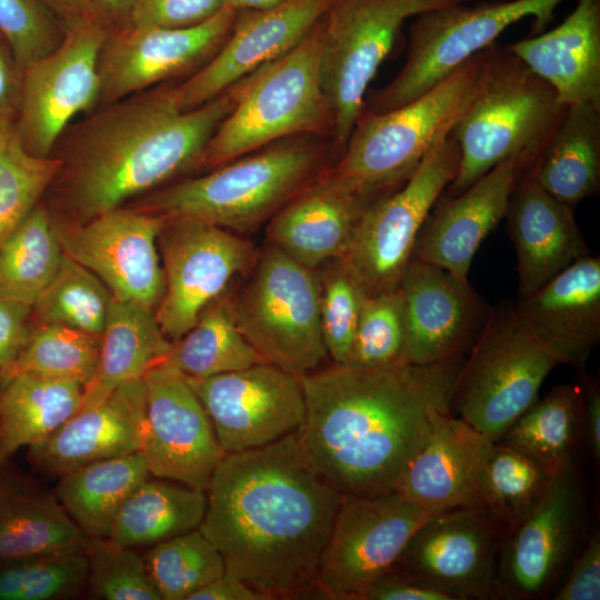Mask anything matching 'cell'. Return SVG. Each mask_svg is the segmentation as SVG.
<instances>
[{
	"mask_svg": "<svg viewBox=\"0 0 600 600\" xmlns=\"http://www.w3.org/2000/svg\"><path fill=\"white\" fill-rule=\"evenodd\" d=\"M533 164L529 156L514 154L464 191L442 194L419 232L412 257L468 279L476 252L504 218L518 180Z\"/></svg>",
	"mask_w": 600,
	"mask_h": 600,
	"instance_id": "cell-24",
	"label": "cell"
},
{
	"mask_svg": "<svg viewBox=\"0 0 600 600\" xmlns=\"http://www.w3.org/2000/svg\"><path fill=\"white\" fill-rule=\"evenodd\" d=\"M61 161L37 157L22 146L14 127L0 131V246L56 179Z\"/></svg>",
	"mask_w": 600,
	"mask_h": 600,
	"instance_id": "cell-44",
	"label": "cell"
},
{
	"mask_svg": "<svg viewBox=\"0 0 600 600\" xmlns=\"http://www.w3.org/2000/svg\"><path fill=\"white\" fill-rule=\"evenodd\" d=\"M32 307L0 296V377H10L30 330Z\"/></svg>",
	"mask_w": 600,
	"mask_h": 600,
	"instance_id": "cell-53",
	"label": "cell"
},
{
	"mask_svg": "<svg viewBox=\"0 0 600 600\" xmlns=\"http://www.w3.org/2000/svg\"><path fill=\"white\" fill-rule=\"evenodd\" d=\"M247 282L230 294L237 326L269 363L301 377L328 357L317 271L266 243Z\"/></svg>",
	"mask_w": 600,
	"mask_h": 600,
	"instance_id": "cell-10",
	"label": "cell"
},
{
	"mask_svg": "<svg viewBox=\"0 0 600 600\" xmlns=\"http://www.w3.org/2000/svg\"><path fill=\"white\" fill-rule=\"evenodd\" d=\"M330 0H287L268 9L237 10L220 49L197 71L176 83L180 106L197 108L257 69L292 50L324 16Z\"/></svg>",
	"mask_w": 600,
	"mask_h": 600,
	"instance_id": "cell-22",
	"label": "cell"
},
{
	"mask_svg": "<svg viewBox=\"0 0 600 600\" xmlns=\"http://www.w3.org/2000/svg\"><path fill=\"white\" fill-rule=\"evenodd\" d=\"M206 509V491L148 478L121 506L107 539L129 548L156 544L199 529Z\"/></svg>",
	"mask_w": 600,
	"mask_h": 600,
	"instance_id": "cell-36",
	"label": "cell"
},
{
	"mask_svg": "<svg viewBox=\"0 0 600 600\" xmlns=\"http://www.w3.org/2000/svg\"><path fill=\"white\" fill-rule=\"evenodd\" d=\"M369 204L329 166L270 218L267 242L316 270L346 253Z\"/></svg>",
	"mask_w": 600,
	"mask_h": 600,
	"instance_id": "cell-27",
	"label": "cell"
},
{
	"mask_svg": "<svg viewBox=\"0 0 600 600\" xmlns=\"http://www.w3.org/2000/svg\"><path fill=\"white\" fill-rule=\"evenodd\" d=\"M564 0H479L432 9L416 17L404 63L396 77L366 100L372 112L399 108L436 86L464 61L496 43L510 26L532 19V34L544 31Z\"/></svg>",
	"mask_w": 600,
	"mask_h": 600,
	"instance_id": "cell-9",
	"label": "cell"
},
{
	"mask_svg": "<svg viewBox=\"0 0 600 600\" xmlns=\"http://www.w3.org/2000/svg\"><path fill=\"white\" fill-rule=\"evenodd\" d=\"M144 421L142 378L81 407L51 434L29 447L28 458L43 473L60 477L97 460L134 453L141 450Z\"/></svg>",
	"mask_w": 600,
	"mask_h": 600,
	"instance_id": "cell-26",
	"label": "cell"
},
{
	"mask_svg": "<svg viewBox=\"0 0 600 600\" xmlns=\"http://www.w3.org/2000/svg\"><path fill=\"white\" fill-rule=\"evenodd\" d=\"M189 600H268L246 582L222 576L192 593Z\"/></svg>",
	"mask_w": 600,
	"mask_h": 600,
	"instance_id": "cell-56",
	"label": "cell"
},
{
	"mask_svg": "<svg viewBox=\"0 0 600 600\" xmlns=\"http://www.w3.org/2000/svg\"><path fill=\"white\" fill-rule=\"evenodd\" d=\"M479 0H330L322 17L320 77L342 152L366 108L367 89L404 22L426 11Z\"/></svg>",
	"mask_w": 600,
	"mask_h": 600,
	"instance_id": "cell-11",
	"label": "cell"
},
{
	"mask_svg": "<svg viewBox=\"0 0 600 600\" xmlns=\"http://www.w3.org/2000/svg\"><path fill=\"white\" fill-rule=\"evenodd\" d=\"M166 361L189 378H206L267 362L239 330L228 291L173 342Z\"/></svg>",
	"mask_w": 600,
	"mask_h": 600,
	"instance_id": "cell-37",
	"label": "cell"
},
{
	"mask_svg": "<svg viewBox=\"0 0 600 600\" xmlns=\"http://www.w3.org/2000/svg\"><path fill=\"white\" fill-rule=\"evenodd\" d=\"M492 440L447 411L438 417L396 491L431 516L486 509L484 468Z\"/></svg>",
	"mask_w": 600,
	"mask_h": 600,
	"instance_id": "cell-25",
	"label": "cell"
},
{
	"mask_svg": "<svg viewBox=\"0 0 600 600\" xmlns=\"http://www.w3.org/2000/svg\"><path fill=\"white\" fill-rule=\"evenodd\" d=\"M567 109L553 88L504 46L486 48L477 93L450 132L460 163L443 194L464 191L511 156L527 154L536 163Z\"/></svg>",
	"mask_w": 600,
	"mask_h": 600,
	"instance_id": "cell-6",
	"label": "cell"
},
{
	"mask_svg": "<svg viewBox=\"0 0 600 600\" xmlns=\"http://www.w3.org/2000/svg\"><path fill=\"white\" fill-rule=\"evenodd\" d=\"M63 22L94 20L89 0H42ZM96 21V20H94Z\"/></svg>",
	"mask_w": 600,
	"mask_h": 600,
	"instance_id": "cell-58",
	"label": "cell"
},
{
	"mask_svg": "<svg viewBox=\"0 0 600 600\" xmlns=\"http://www.w3.org/2000/svg\"><path fill=\"white\" fill-rule=\"evenodd\" d=\"M84 387L31 372L12 374L0 394V469L21 448L41 441L83 403Z\"/></svg>",
	"mask_w": 600,
	"mask_h": 600,
	"instance_id": "cell-34",
	"label": "cell"
},
{
	"mask_svg": "<svg viewBox=\"0 0 600 600\" xmlns=\"http://www.w3.org/2000/svg\"><path fill=\"white\" fill-rule=\"evenodd\" d=\"M321 41L322 18L292 50L257 69L194 170L210 171L286 138L332 140L333 117L320 77Z\"/></svg>",
	"mask_w": 600,
	"mask_h": 600,
	"instance_id": "cell-7",
	"label": "cell"
},
{
	"mask_svg": "<svg viewBox=\"0 0 600 600\" xmlns=\"http://www.w3.org/2000/svg\"><path fill=\"white\" fill-rule=\"evenodd\" d=\"M158 240L164 292L154 316L174 342L232 280L250 271L258 252L241 234L196 220H166Z\"/></svg>",
	"mask_w": 600,
	"mask_h": 600,
	"instance_id": "cell-16",
	"label": "cell"
},
{
	"mask_svg": "<svg viewBox=\"0 0 600 600\" xmlns=\"http://www.w3.org/2000/svg\"><path fill=\"white\" fill-rule=\"evenodd\" d=\"M88 537L54 492L0 469V562L33 554L86 551Z\"/></svg>",
	"mask_w": 600,
	"mask_h": 600,
	"instance_id": "cell-31",
	"label": "cell"
},
{
	"mask_svg": "<svg viewBox=\"0 0 600 600\" xmlns=\"http://www.w3.org/2000/svg\"><path fill=\"white\" fill-rule=\"evenodd\" d=\"M142 557L161 600H189L226 569L222 554L199 529L158 542Z\"/></svg>",
	"mask_w": 600,
	"mask_h": 600,
	"instance_id": "cell-41",
	"label": "cell"
},
{
	"mask_svg": "<svg viewBox=\"0 0 600 600\" xmlns=\"http://www.w3.org/2000/svg\"><path fill=\"white\" fill-rule=\"evenodd\" d=\"M139 0H89L93 18L108 33L131 26Z\"/></svg>",
	"mask_w": 600,
	"mask_h": 600,
	"instance_id": "cell-57",
	"label": "cell"
},
{
	"mask_svg": "<svg viewBox=\"0 0 600 600\" xmlns=\"http://www.w3.org/2000/svg\"><path fill=\"white\" fill-rule=\"evenodd\" d=\"M88 584L84 551L33 554L0 562V600H59Z\"/></svg>",
	"mask_w": 600,
	"mask_h": 600,
	"instance_id": "cell-45",
	"label": "cell"
},
{
	"mask_svg": "<svg viewBox=\"0 0 600 600\" xmlns=\"http://www.w3.org/2000/svg\"><path fill=\"white\" fill-rule=\"evenodd\" d=\"M223 7L224 0H139L131 26H193L208 20Z\"/></svg>",
	"mask_w": 600,
	"mask_h": 600,
	"instance_id": "cell-50",
	"label": "cell"
},
{
	"mask_svg": "<svg viewBox=\"0 0 600 600\" xmlns=\"http://www.w3.org/2000/svg\"><path fill=\"white\" fill-rule=\"evenodd\" d=\"M399 288L407 328L406 363L429 364L461 357L489 311L468 279L413 257Z\"/></svg>",
	"mask_w": 600,
	"mask_h": 600,
	"instance_id": "cell-23",
	"label": "cell"
},
{
	"mask_svg": "<svg viewBox=\"0 0 600 600\" xmlns=\"http://www.w3.org/2000/svg\"><path fill=\"white\" fill-rule=\"evenodd\" d=\"M63 258L53 221L37 203L0 246V296L33 307Z\"/></svg>",
	"mask_w": 600,
	"mask_h": 600,
	"instance_id": "cell-38",
	"label": "cell"
},
{
	"mask_svg": "<svg viewBox=\"0 0 600 600\" xmlns=\"http://www.w3.org/2000/svg\"><path fill=\"white\" fill-rule=\"evenodd\" d=\"M0 33L22 74L60 43L64 24L42 0H0Z\"/></svg>",
	"mask_w": 600,
	"mask_h": 600,
	"instance_id": "cell-49",
	"label": "cell"
},
{
	"mask_svg": "<svg viewBox=\"0 0 600 600\" xmlns=\"http://www.w3.org/2000/svg\"><path fill=\"white\" fill-rule=\"evenodd\" d=\"M297 136L237 158L204 174L166 186L133 208L164 220H196L238 234L267 223L340 156L333 141Z\"/></svg>",
	"mask_w": 600,
	"mask_h": 600,
	"instance_id": "cell-4",
	"label": "cell"
},
{
	"mask_svg": "<svg viewBox=\"0 0 600 600\" xmlns=\"http://www.w3.org/2000/svg\"><path fill=\"white\" fill-rule=\"evenodd\" d=\"M187 378L226 454L272 443L297 431L304 422L306 401L300 377L272 363L262 362L206 378Z\"/></svg>",
	"mask_w": 600,
	"mask_h": 600,
	"instance_id": "cell-18",
	"label": "cell"
},
{
	"mask_svg": "<svg viewBox=\"0 0 600 600\" xmlns=\"http://www.w3.org/2000/svg\"><path fill=\"white\" fill-rule=\"evenodd\" d=\"M570 570L552 599H600V532L594 531L570 563Z\"/></svg>",
	"mask_w": 600,
	"mask_h": 600,
	"instance_id": "cell-51",
	"label": "cell"
},
{
	"mask_svg": "<svg viewBox=\"0 0 600 600\" xmlns=\"http://www.w3.org/2000/svg\"><path fill=\"white\" fill-rule=\"evenodd\" d=\"M88 584L106 600H161L143 560L133 548L109 539L91 538L86 549Z\"/></svg>",
	"mask_w": 600,
	"mask_h": 600,
	"instance_id": "cell-48",
	"label": "cell"
},
{
	"mask_svg": "<svg viewBox=\"0 0 600 600\" xmlns=\"http://www.w3.org/2000/svg\"><path fill=\"white\" fill-rule=\"evenodd\" d=\"M199 530L224 560V576L268 600L317 592L316 580L342 496L304 456L297 431L227 453L206 489Z\"/></svg>",
	"mask_w": 600,
	"mask_h": 600,
	"instance_id": "cell-1",
	"label": "cell"
},
{
	"mask_svg": "<svg viewBox=\"0 0 600 600\" xmlns=\"http://www.w3.org/2000/svg\"><path fill=\"white\" fill-rule=\"evenodd\" d=\"M166 223L136 208H116L84 223L53 221L66 256L93 272L114 299L156 310L164 292L157 250Z\"/></svg>",
	"mask_w": 600,
	"mask_h": 600,
	"instance_id": "cell-17",
	"label": "cell"
},
{
	"mask_svg": "<svg viewBox=\"0 0 600 600\" xmlns=\"http://www.w3.org/2000/svg\"><path fill=\"white\" fill-rule=\"evenodd\" d=\"M1 389H2V380H1V377H0V394H1Z\"/></svg>",
	"mask_w": 600,
	"mask_h": 600,
	"instance_id": "cell-60",
	"label": "cell"
},
{
	"mask_svg": "<svg viewBox=\"0 0 600 600\" xmlns=\"http://www.w3.org/2000/svg\"><path fill=\"white\" fill-rule=\"evenodd\" d=\"M236 14L224 6L193 26H130L108 33L99 54L98 107L197 71L227 40Z\"/></svg>",
	"mask_w": 600,
	"mask_h": 600,
	"instance_id": "cell-19",
	"label": "cell"
},
{
	"mask_svg": "<svg viewBox=\"0 0 600 600\" xmlns=\"http://www.w3.org/2000/svg\"><path fill=\"white\" fill-rule=\"evenodd\" d=\"M431 517L396 490L342 497L321 556L317 591L328 599L361 600Z\"/></svg>",
	"mask_w": 600,
	"mask_h": 600,
	"instance_id": "cell-13",
	"label": "cell"
},
{
	"mask_svg": "<svg viewBox=\"0 0 600 600\" xmlns=\"http://www.w3.org/2000/svg\"><path fill=\"white\" fill-rule=\"evenodd\" d=\"M504 218L517 253L520 298L590 253L574 208L551 197L527 172L511 193Z\"/></svg>",
	"mask_w": 600,
	"mask_h": 600,
	"instance_id": "cell-29",
	"label": "cell"
},
{
	"mask_svg": "<svg viewBox=\"0 0 600 600\" xmlns=\"http://www.w3.org/2000/svg\"><path fill=\"white\" fill-rule=\"evenodd\" d=\"M60 43L22 73L14 130L37 157H50L73 119L99 104V54L108 32L94 20L63 22Z\"/></svg>",
	"mask_w": 600,
	"mask_h": 600,
	"instance_id": "cell-15",
	"label": "cell"
},
{
	"mask_svg": "<svg viewBox=\"0 0 600 600\" xmlns=\"http://www.w3.org/2000/svg\"><path fill=\"white\" fill-rule=\"evenodd\" d=\"M484 49L410 102L386 112L364 109L330 170L370 203L401 187L448 137L474 98Z\"/></svg>",
	"mask_w": 600,
	"mask_h": 600,
	"instance_id": "cell-5",
	"label": "cell"
},
{
	"mask_svg": "<svg viewBox=\"0 0 600 600\" xmlns=\"http://www.w3.org/2000/svg\"><path fill=\"white\" fill-rule=\"evenodd\" d=\"M22 74L0 33V130L14 127L21 101Z\"/></svg>",
	"mask_w": 600,
	"mask_h": 600,
	"instance_id": "cell-54",
	"label": "cell"
},
{
	"mask_svg": "<svg viewBox=\"0 0 600 600\" xmlns=\"http://www.w3.org/2000/svg\"><path fill=\"white\" fill-rule=\"evenodd\" d=\"M361 600H456L450 593L403 568L393 566L378 577Z\"/></svg>",
	"mask_w": 600,
	"mask_h": 600,
	"instance_id": "cell-52",
	"label": "cell"
},
{
	"mask_svg": "<svg viewBox=\"0 0 600 600\" xmlns=\"http://www.w3.org/2000/svg\"><path fill=\"white\" fill-rule=\"evenodd\" d=\"M460 150L451 134L439 141L407 181L362 212L341 257L368 294L399 287L429 213L456 178Z\"/></svg>",
	"mask_w": 600,
	"mask_h": 600,
	"instance_id": "cell-12",
	"label": "cell"
},
{
	"mask_svg": "<svg viewBox=\"0 0 600 600\" xmlns=\"http://www.w3.org/2000/svg\"><path fill=\"white\" fill-rule=\"evenodd\" d=\"M523 323L558 357L584 372L600 341V257L590 253L567 267L514 306Z\"/></svg>",
	"mask_w": 600,
	"mask_h": 600,
	"instance_id": "cell-28",
	"label": "cell"
},
{
	"mask_svg": "<svg viewBox=\"0 0 600 600\" xmlns=\"http://www.w3.org/2000/svg\"><path fill=\"white\" fill-rule=\"evenodd\" d=\"M1 131V130H0Z\"/></svg>",
	"mask_w": 600,
	"mask_h": 600,
	"instance_id": "cell-61",
	"label": "cell"
},
{
	"mask_svg": "<svg viewBox=\"0 0 600 600\" xmlns=\"http://www.w3.org/2000/svg\"><path fill=\"white\" fill-rule=\"evenodd\" d=\"M507 526L486 509H457L429 518L394 566L456 600L496 599L498 554Z\"/></svg>",
	"mask_w": 600,
	"mask_h": 600,
	"instance_id": "cell-21",
	"label": "cell"
},
{
	"mask_svg": "<svg viewBox=\"0 0 600 600\" xmlns=\"http://www.w3.org/2000/svg\"><path fill=\"white\" fill-rule=\"evenodd\" d=\"M556 471L502 439L492 441L484 468L487 510L508 530L526 519L548 492Z\"/></svg>",
	"mask_w": 600,
	"mask_h": 600,
	"instance_id": "cell-40",
	"label": "cell"
},
{
	"mask_svg": "<svg viewBox=\"0 0 600 600\" xmlns=\"http://www.w3.org/2000/svg\"><path fill=\"white\" fill-rule=\"evenodd\" d=\"M501 439L557 471L568 460L574 459L578 447L582 444L580 388L569 384L554 387L523 412Z\"/></svg>",
	"mask_w": 600,
	"mask_h": 600,
	"instance_id": "cell-39",
	"label": "cell"
},
{
	"mask_svg": "<svg viewBox=\"0 0 600 600\" xmlns=\"http://www.w3.org/2000/svg\"><path fill=\"white\" fill-rule=\"evenodd\" d=\"M320 286V323L328 357L348 364L354 333L368 294L342 258L316 269Z\"/></svg>",
	"mask_w": 600,
	"mask_h": 600,
	"instance_id": "cell-46",
	"label": "cell"
},
{
	"mask_svg": "<svg viewBox=\"0 0 600 600\" xmlns=\"http://www.w3.org/2000/svg\"><path fill=\"white\" fill-rule=\"evenodd\" d=\"M256 71L190 110L181 108L172 81L98 107L71 123L53 149L60 150L56 178L68 207L91 219L194 170Z\"/></svg>",
	"mask_w": 600,
	"mask_h": 600,
	"instance_id": "cell-3",
	"label": "cell"
},
{
	"mask_svg": "<svg viewBox=\"0 0 600 600\" xmlns=\"http://www.w3.org/2000/svg\"><path fill=\"white\" fill-rule=\"evenodd\" d=\"M461 357L379 368L338 364L300 377V447L338 493L396 490L438 417L450 410Z\"/></svg>",
	"mask_w": 600,
	"mask_h": 600,
	"instance_id": "cell-2",
	"label": "cell"
},
{
	"mask_svg": "<svg viewBox=\"0 0 600 600\" xmlns=\"http://www.w3.org/2000/svg\"><path fill=\"white\" fill-rule=\"evenodd\" d=\"M99 350L100 337L61 324L39 323L29 330L10 377L31 372L87 387L94 376Z\"/></svg>",
	"mask_w": 600,
	"mask_h": 600,
	"instance_id": "cell-43",
	"label": "cell"
},
{
	"mask_svg": "<svg viewBox=\"0 0 600 600\" xmlns=\"http://www.w3.org/2000/svg\"><path fill=\"white\" fill-rule=\"evenodd\" d=\"M287 0H224V6L234 10L242 9H268Z\"/></svg>",
	"mask_w": 600,
	"mask_h": 600,
	"instance_id": "cell-59",
	"label": "cell"
},
{
	"mask_svg": "<svg viewBox=\"0 0 600 600\" xmlns=\"http://www.w3.org/2000/svg\"><path fill=\"white\" fill-rule=\"evenodd\" d=\"M111 291L90 270L64 254L61 267L32 307L39 323L70 327L101 337Z\"/></svg>",
	"mask_w": 600,
	"mask_h": 600,
	"instance_id": "cell-42",
	"label": "cell"
},
{
	"mask_svg": "<svg viewBox=\"0 0 600 600\" xmlns=\"http://www.w3.org/2000/svg\"><path fill=\"white\" fill-rule=\"evenodd\" d=\"M406 336L404 304L400 288L367 294L348 364L379 368L406 363Z\"/></svg>",
	"mask_w": 600,
	"mask_h": 600,
	"instance_id": "cell-47",
	"label": "cell"
},
{
	"mask_svg": "<svg viewBox=\"0 0 600 600\" xmlns=\"http://www.w3.org/2000/svg\"><path fill=\"white\" fill-rule=\"evenodd\" d=\"M586 499L574 459L554 473L537 508L507 530L497 561L496 599L547 598L580 550Z\"/></svg>",
	"mask_w": 600,
	"mask_h": 600,
	"instance_id": "cell-14",
	"label": "cell"
},
{
	"mask_svg": "<svg viewBox=\"0 0 600 600\" xmlns=\"http://www.w3.org/2000/svg\"><path fill=\"white\" fill-rule=\"evenodd\" d=\"M149 476L146 458L138 451L97 460L58 477L54 493L88 537L107 539L119 509Z\"/></svg>",
	"mask_w": 600,
	"mask_h": 600,
	"instance_id": "cell-35",
	"label": "cell"
},
{
	"mask_svg": "<svg viewBox=\"0 0 600 600\" xmlns=\"http://www.w3.org/2000/svg\"><path fill=\"white\" fill-rule=\"evenodd\" d=\"M558 364V357L523 323L514 306H498L488 311L460 367L450 410L497 441L539 399L544 379Z\"/></svg>",
	"mask_w": 600,
	"mask_h": 600,
	"instance_id": "cell-8",
	"label": "cell"
},
{
	"mask_svg": "<svg viewBox=\"0 0 600 600\" xmlns=\"http://www.w3.org/2000/svg\"><path fill=\"white\" fill-rule=\"evenodd\" d=\"M567 107L600 108V0H578L556 28L504 46Z\"/></svg>",
	"mask_w": 600,
	"mask_h": 600,
	"instance_id": "cell-30",
	"label": "cell"
},
{
	"mask_svg": "<svg viewBox=\"0 0 600 600\" xmlns=\"http://www.w3.org/2000/svg\"><path fill=\"white\" fill-rule=\"evenodd\" d=\"M141 446L150 474L206 491L224 452L188 378L168 361L144 377Z\"/></svg>",
	"mask_w": 600,
	"mask_h": 600,
	"instance_id": "cell-20",
	"label": "cell"
},
{
	"mask_svg": "<svg viewBox=\"0 0 600 600\" xmlns=\"http://www.w3.org/2000/svg\"><path fill=\"white\" fill-rule=\"evenodd\" d=\"M580 387L582 398V444H584L593 462H600V387L594 378L581 372Z\"/></svg>",
	"mask_w": 600,
	"mask_h": 600,
	"instance_id": "cell-55",
	"label": "cell"
},
{
	"mask_svg": "<svg viewBox=\"0 0 600 600\" xmlns=\"http://www.w3.org/2000/svg\"><path fill=\"white\" fill-rule=\"evenodd\" d=\"M558 201L576 208L600 191V108L570 106L534 166L527 171Z\"/></svg>",
	"mask_w": 600,
	"mask_h": 600,
	"instance_id": "cell-33",
	"label": "cell"
},
{
	"mask_svg": "<svg viewBox=\"0 0 600 600\" xmlns=\"http://www.w3.org/2000/svg\"><path fill=\"white\" fill-rule=\"evenodd\" d=\"M172 346L154 311L112 297L100 337L97 369L84 387L82 407L101 401L126 382L142 379L167 360Z\"/></svg>",
	"mask_w": 600,
	"mask_h": 600,
	"instance_id": "cell-32",
	"label": "cell"
}]
</instances>
